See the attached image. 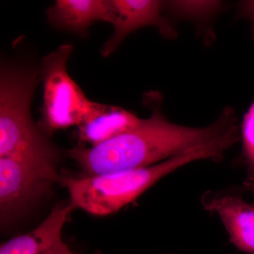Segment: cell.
Returning <instances> with one entry per match:
<instances>
[{
    "mask_svg": "<svg viewBox=\"0 0 254 254\" xmlns=\"http://www.w3.org/2000/svg\"><path fill=\"white\" fill-rule=\"evenodd\" d=\"M143 99L151 115L136 128L96 146L68 150L86 175H116L152 166L237 127L235 110L230 107L211 125L199 128L169 121L162 110L160 93L150 92Z\"/></svg>",
    "mask_w": 254,
    "mask_h": 254,
    "instance_id": "obj_1",
    "label": "cell"
},
{
    "mask_svg": "<svg viewBox=\"0 0 254 254\" xmlns=\"http://www.w3.org/2000/svg\"><path fill=\"white\" fill-rule=\"evenodd\" d=\"M227 149V140L218 137L152 166L116 175L62 177L61 185L73 208L104 216L116 213L180 167L204 159L220 160Z\"/></svg>",
    "mask_w": 254,
    "mask_h": 254,
    "instance_id": "obj_2",
    "label": "cell"
},
{
    "mask_svg": "<svg viewBox=\"0 0 254 254\" xmlns=\"http://www.w3.org/2000/svg\"><path fill=\"white\" fill-rule=\"evenodd\" d=\"M46 136L34 144L0 158L1 223L25 210L55 184H61L58 151Z\"/></svg>",
    "mask_w": 254,
    "mask_h": 254,
    "instance_id": "obj_3",
    "label": "cell"
},
{
    "mask_svg": "<svg viewBox=\"0 0 254 254\" xmlns=\"http://www.w3.org/2000/svg\"><path fill=\"white\" fill-rule=\"evenodd\" d=\"M40 70L19 62L3 63L0 71V158L46 136L31 118L32 98Z\"/></svg>",
    "mask_w": 254,
    "mask_h": 254,
    "instance_id": "obj_4",
    "label": "cell"
},
{
    "mask_svg": "<svg viewBox=\"0 0 254 254\" xmlns=\"http://www.w3.org/2000/svg\"><path fill=\"white\" fill-rule=\"evenodd\" d=\"M72 51L70 43L61 45L42 61L43 105L38 127L47 136L78 127L93 104L68 74L67 63Z\"/></svg>",
    "mask_w": 254,
    "mask_h": 254,
    "instance_id": "obj_5",
    "label": "cell"
},
{
    "mask_svg": "<svg viewBox=\"0 0 254 254\" xmlns=\"http://www.w3.org/2000/svg\"><path fill=\"white\" fill-rule=\"evenodd\" d=\"M114 32L101 49L104 58L110 56L128 35L140 28L153 26L162 36L173 38L176 30L165 13V1L155 0H112Z\"/></svg>",
    "mask_w": 254,
    "mask_h": 254,
    "instance_id": "obj_6",
    "label": "cell"
},
{
    "mask_svg": "<svg viewBox=\"0 0 254 254\" xmlns=\"http://www.w3.org/2000/svg\"><path fill=\"white\" fill-rule=\"evenodd\" d=\"M74 209L70 202L56 205L36 229L1 244L0 254H74L62 237L64 225Z\"/></svg>",
    "mask_w": 254,
    "mask_h": 254,
    "instance_id": "obj_7",
    "label": "cell"
},
{
    "mask_svg": "<svg viewBox=\"0 0 254 254\" xmlns=\"http://www.w3.org/2000/svg\"><path fill=\"white\" fill-rule=\"evenodd\" d=\"M205 208L218 214L226 227L230 242L245 253L254 254V205L236 195L206 193Z\"/></svg>",
    "mask_w": 254,
    "mask_h": 254,
    "instance_id": "obj_8",
    "label": "cell"
},
{
    "mask_svg": "<svg viewBox=\"0 0 254 254\" xmlns=\"http://www.w3.org/2000/svg\"><path fill=\"white\" fill-rule=\"evenodd\" d=\"M142 122L131 112L115 105L93 102L78 126L80 143L94 147L136 128Z\"/></svg>",
    "mask_w": 254,
    "mask_h": 254,
    "instance_id": "obj_9",
    "label": "cell"
},
{
    "mask_svg": "<svg viewBox=\"0 0 254 254\" xmlns=\"http://www.w3.org/2000/svg\"><path fill=\"white\" fill-rule=\"evenodd\" d=\"M47 15L55 28L80 34L95 21L113 23L115 16L112 0H58Z\"/></svg>",
    "mask_w": 254,
    "mask_h": 254,
    "instance_id": "obj_10",
    "label": "cell"
},
{
    "mask_svg": "<svg viewBox=\"0 0 254 254\" xmlns=\"http://www.w3.org/2000/svg\"><path fill=\"white\" fill-rule=\"evenodd\" d=\"M222 4L220 1H165V13L170 19L173 17L206 24L220 13Z\"/></svg>",
    "mask_w": 254,
    "mask_h": 254,
    "instance_id": "obj_11",
    "label": "cell"
},
{
    "mask_svg": "<svg viewBox=\"0 0 254 254\" xmlns=\"http://www.w3.org/2000/svg\"><path fill=\"white\" fill-rule=\"evenodd\" d=\"M242 136L244 155L248 168L247 179H254V101L244 118Z\"/></svg>",
    "mask_w": 254,
    "mask_h": 254,
    "instance_id": "obj_12",
    "label": "cell"
},
{
    "mask_svg": "<svg viewBox=\"0 0 254 254\" xmlns=\"http://www.w3.org/2000/svg\"><path fill=\"white\" fill-rule=\"evenodd\" d=\"M239 10V15L248 19L252 24V31L254 33V0L242 1Z\"/></svg>",
    "mask_w": 254,
    "mask_h": 254,
    "instance_id": "obj_13",
    "label": "cell"
},
{
    "mask_svg": "<svg viewBox=\"0 0 254 254\" xmlns=\"http://www.w3.org/2000/svg\"><path fill=\"white\" fill-rule=\"evenodd\" d=\"M243 190L254 195V179H247L243 184Z\"/></svg>",
    "mask_w": 254,
    "mask_h": 254,
    "instance_id": "obj_14",
    "label": "cell"
}]
</instances>
